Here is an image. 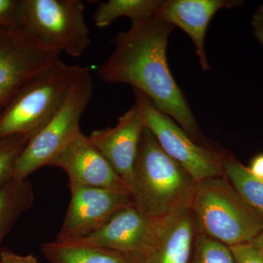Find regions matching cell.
Instances as JSON below:
<instances>
[{"mask_svg": "<svg viewBox=\"0 0 263 263\" xmlns=\"http://www.w3.org/2000/svg\"><path fill=\"white\" fill-rule=\"evenodd\" d=\"M91 70L76 81L51 119L30 138L15 165L14 179L22 181L55 157L81 131L80 122L94 93Z\"/></svg>", "mask_w": 263, "mask_h": 263, "instance_id": "5b68a950", "label": "cell"}, {"mask_svg": "<svg viewBox=\"0 0 263 263\" xmlns=\"http://www.w3.org/2000/svg\"><path fill=\"white\" fill-rule=\"evenodd\" d=\"M145 128L141 107L135 102L119 117L114 127L97 129L89 136L90 141L108 161L129 190Z\"/></svg>", "mask_w": 263, "mask_h": 263, "instance_id": "7c38bea8", "label": "cell"}, {"mask_svg": "<svg viewBox=\"0 0 263 263\" xmlns=\"http://www.w3.org/2000/svg\"><path fill=\"white\" fill-rule=\"evenodd\" d=\"M191 209L197 230L227 247L252 243L263 235V218L226 176L197 183Z\"/></svg>", "mask_w": 263, "mask_h": 263, "instance_id": "3957f363", "label": "cell"}, {"mask_svg": "<svg viewBox=\"0 0 263 263\" xmlns=\"http://www.w3.org/2000/svg\"><path fill=\"white\" fill-rule=\"evenodd\" d=\"M235 263H263V251L257 241L229 247Z\"/></svg>", "mask_w": 263, "mask_h": 263, "instance_id": "7402d4cb", "label": "cell"}, {"mask_svg": "<svg viewBox=\"0 0 263 263\" xmlns=\"http://www.w3.org/2000/svg\"><path fill=\"white\" fill-rule=\"evenodd\" d=\"M174 29L157 15L132 22L130 28L111 38L114 51L99 66L98 75L106 84L130 85L196 143L209 146L167 64V43Z\"/></svg>", "mask_w": 263, "mask_h": 263, "instance_id": "6da1fadb", "label": "cell"}, {"mask_svg": "<svg viewBox=\"0 0 263 263\" xmlns=\"http://www.w3.org/2000/svg\"><path fill=\"white\" fill-rule=\"evenodd\" d=\"M190 263H235L229 247L197 230Z\"/></svg>", "mask_w": 263, "mask_h": 263, "instance_id": "ffe728a7", "label": "cell"}, {"mask_svg": "<svg viewBox=\"0 0 263 263\" xmlns=\"http://www.w3.org/2000/svg\"><path fill=\"white\" fill-rule=\"evenodd\" d=\"M0 263H39L37 257L32 254L21 255L12 251L3 250L0 252Z\"/></svg>", "mask_w": 263, "mask_h": 263, "instance_id": "603a6c76", "label": "cell"}, {"mask_svg": "<svg viewBox=\"0 0 263 263\" xmlns=\"http://www.w3.org/2000/svg\"><path fill=\"white\" fill-rule=\"evenodd\" d=\"M256 241H257V243H258L259 245L261 246L263 251V235L260 237V238H259L258 240H256Z\"/></svg>", "mask_w": 263, "mask_h": 263, "instance_id": "484cf974", "label": "cell"}, {"mask_svg": "<svg viewBox=\"0 0 263 263\" xmlns=\"http://www.w3.org/2000/svg\"><path fill=\"white\" fill-rule=\"evenodd\" d=\"M34 201V190L27 179H13L0 187V245Z\"/></svg>", "mask_w": 263, "mask_h": 263, "instance_id": "2e32d148", "label": "cell"}, {"mask_svg": "<svg viewBox=\"0 0 263 263\" xmlns=\"http://www.w3.org/2000/svg\"><path fill=\"white\" fill-rule=\"evenodd\" d=\"M89 69L88 66L69 65L60 59L32 77L0 114V139L20 133L35 134Z\"/></svg>", "mask_w": 263, "mask_h": 263, "instance_id": "277c9868", "label": "cell"}, {"mask_svg": "<svg viewBox=\"0 0 263 263\" xmlns=\"http://www.w3.org/2000/svg\"><path fill=\"white\" fill-rule=\"evenodd\" d=\"M197 183L145 128L129 189L135 206L151 219H166L191 205Z\"/></svg>", "mask_w": 263, "mask_h": 263, "instance_id": "7a4b0ae2", "label": "cell"}, {"mask_svg": "<svg viewBox=\"0 0 263 263\" xmlns=\"http://www.w3.org/2000/svg\"><path fill=\"white\" fill-rule=\"evenodd\" d=\"M243 5L240 0H164L157 16L174 27H179L195 45L199 63L203 71L211 70L205 52V34L216 12Z\"/></svg>", "mask_w": 263, "mask_h": 263, "instance_id": "4fadbf2b", "label": "cell"}, {"mask_svg": "<svg viewBox=\"0 0 263 263\" xmlns=\"http://www.w3.org/2000/svg\"><path fill=\"white\" fill-rule=\"evenodd\" d=\"M22 0H0V29H21Z\"/></svg>", "mask_w": 263, "mask_h": 263, "instance_id": "44dd1931", "label": "cell"}, {"mask_svg": "<svg viewBox=\"0 0 263 263\" xmlns=\"http://www.w3.org/2000/svg\"><path fill=\"white\" fill-rule=\"evenodd\" d=\"M41 252L49 263H146L139 254L56 240L43 245Z\"/></svg>", "mask_w": 263, "mask_h": 263, "instance_id": "9a60e30c", "label": "cell"}, {"mask_svg": "<svg viewBox=\"0 0 263 263\" xmlns=\"http://www.w3.org/2000/svg\"><path fill=\"white\" fill-rule=\"evenodd\" d=\"M63 170L69 183L81 186L129 191V188L108 161L79 131L48 163Z\"/></svg>", "mask_w": 263, "mask_h": 263, "instance_id": "8fae6325", "label": "cell"}, {"mask_svg": "<svg viewBox=\"0 0 263 263\" xmlns=\"http://www.w3.org/2000/svg\"><path fill=\"white\" fill-rule=\"evenodd\" d=\"M197 232L191 205L163 219L146 263H190Z\"/></svg>", "mask_w": 263, "mask_h": 263, "instance_id": "5bb4252c", "label": "cell"}, {"mask_svg": "<svg viewBox=\"0 0 263 263\" xmlns=\"http://www.w3.org/2000/svg\"><path fill=\"white\" fill-rule=\"evenodd\" d=\"M34 133H20L0 139V187L14 179L19 157Z\"/></svg>", "mask_w": 263, "mask_h": 263, "instance_id": "d6986e66", "label": "cell"}, {"mask_svg": "<svg viewBox=\"0 0 263 263\" xmlns=\"http://www.w3.org/2000/svg\"><path fill=\"white\" fill-rule=\"evenodd\" d=\"M135 102L141 107L145 127L161 148L183 167L197 183L224 176V150L196 143L171 117L160 111L146 95L133 89Z\"/></svg>", "mask_w": 263, "mask_h": 263, "instance_id": "52a82bcc", "label": "cell"}, {"mask_svg": "<svg viewBox=\"0 0 263 263\" xmlns=\"http://www.w3.org/2000/svg\"><path fill=\"white\" fill-rule=\"evenodd\" d=\"M81 0H22L21 29L77 58L91 43Z\"/></svg>", "mask_w": 263, "mask_h": 263, "instance_id": "8992f818", "label": "cell"}, {"mask_svg": "<svg viewBox=\"0 0 263 263\" xmlns=\"http://www.w3.org/2000/svg\"><path fill=\"white\" fill-rule=\"evenodd\" d=\"M248 169L254 176L263 180V154L254 157Z\"/></svg>", "mask_w": 263, "mask_h": 263, "instance_id": "d4e9b609", "label": "cell"}, {"mask_svg": "<svg viewBox=\"0 0 263 263\" xmlns=\"http://www.w3.org/2000/svg\"><path fill=\"white\" fill-rule=\"evenodd\" d=\"M164 0H109L99 4L93 15L98 28L108 27L114 21L127 17L132 22L151 18L157 14Z\"/></svg>", "mask_w": 263, "mask_h": 263, "instance_id": "e0dca14e", "label": "cell"}, {"mask_svg": "<svg viewBox=\"0 0 263 263\" xmlns=\"http://www.w3.org/2000/svg\"><path fill=\"white\" fill-rule=\"evenodd\" d=\"M224 176L233 187L263 218V180L254 176L234 155L224 150Z\"/></svg>", "mask_w": 263, "mask_h": 263, "instance_id": "ac0fdd59", "label": "cell"}, {"mask_svg": "<svg viewBox=\"0 0 263 263\" xmlns=\"http://www.w3.org/2000/svg\"><path fill=\"white\" fill-rule=\"evenodd\" d=\"M62 53L22 29H0V114L27 81Z\"/></svg>", "mask_w": 263, "mask_h": 263, "instance_id": "ba28073f", "label": "cell"}, {"mask_svg": "<svg viewBox=\"0 0 263 263\" xmlns=\"http://www.w3.org/2000/svg\"><path fill=\"white\" fill-rule=\"evenodd\" d=\"M251 24L256 39L263 48V3L254 11Z\"/></svg>", "mask_w": 263, "mask_h": 263, "instance_id": "cb8c5ba5", "label": "cell"}, {"mask_svg": "<svg viewBox=\"0 0 263 263\" xmlns=\"http://www.w3.org/2000/svg\"><path fill=\"white\" fill-rule=\"evenodd\" d=\"M162 220L151 219L132 205L114 214L94 233L67 242L139 254L145 257L155 242Z\"/></svg>", "mask_w": 263, "mask_h": 263, "instance_id": "30bf717a", "label": "cell"}, {"mask_svg": "<svg viewBox=\"0 0 263 263\" xmlns=\"http://www.w3.org/2000/svg\"><path fill=\"white\" fill-rule=\"evenodd\" d=\"M70 200L56 241L79 240L94 233L119 211L134 205L130 192L69 183Z\"/></svg>", "mask_w": 263, "mask_h": 263, "instance_id": "9c48e42d", "label": "cell"}]
</instances>
